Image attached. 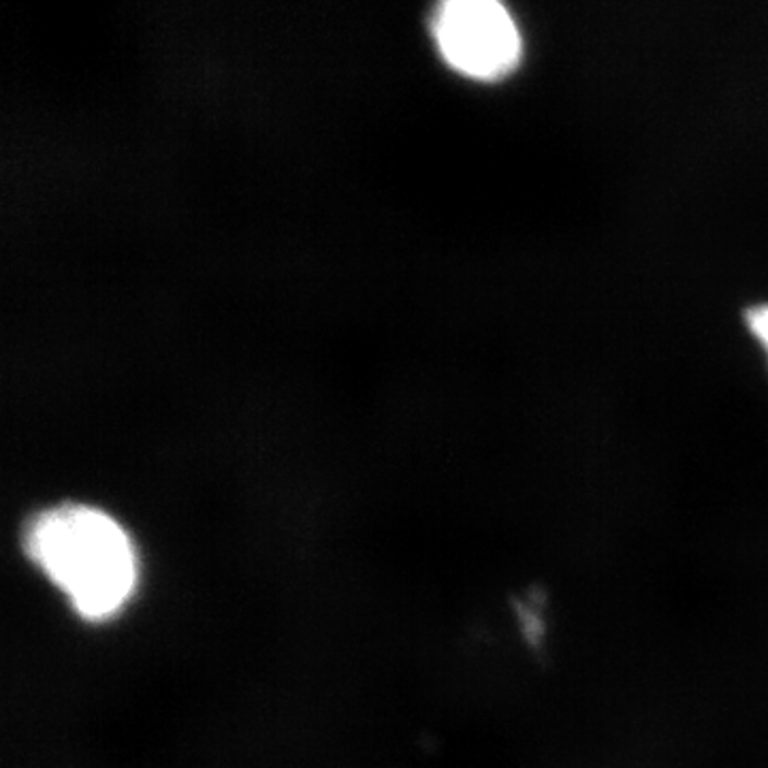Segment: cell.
I'll return each mask as SVG.
<instances>
[{
  "mask_svg": "<svg viewBox=\"0 0 768 768\" xmlns=\"http://www.w3.org/2000/svg\"><path fill=\"white\" fill-rule=\"evenodd\" d=\"M24 549L88 622L118 615L137 589L140 560L131 536L93 506L62 504L44 511L26 529Z\"/></svg>",
  "mask_w": 768,
  "mask_h": 768,
  "instance_id": "cell-1",
  "label": "cell"
},
{
  "mask_svg": "<svg viewBox=\"0 0 768 768\" xmlns=\"http://www.w3.org/2000/svg\"><path fill=\"white\" fill-rule=\"evenodd\" d=\"M432 28L444 60L475 80L508 75L524 51L515 17L495 0L442 2L433 13Z\"/></svg>",
  "mask_w": 768,
  "mask_h": 768,
  "instance_id": "cell-2",
  "label": "cell"
},
{
  "mask_svg": "<svg viewBox=\"0 0 768 768\" xmlns=\"http://www.w3.org/2000/svg\"><path fill=\"white\" fill-rule=\"evenodd\" d=\"M747 325H749L752 334L758 337V341L767 348L768 352V305L752 308L749 314H747Z\"/></svg>",
  "mask_w": 768,
  "mask_h": 768,
  "instance_id": "cell-3",
  "label": "cell"
}]
</instances>
